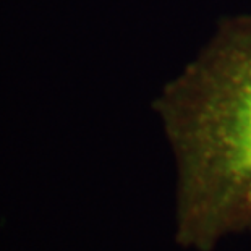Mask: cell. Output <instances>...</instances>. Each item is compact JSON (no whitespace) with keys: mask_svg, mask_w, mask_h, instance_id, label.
I'll return each mask as SVG.
<instances>
[{"mask_svg":"<svg viewBox=\"0 0 251 251\" xmlns=\"http://www.w3.org/2000/svg\"><path fill=\"white\" fill-rule=\"evenodd\" d=\"M152 110L175 165L178 247L214 251L251 235V12L219 21Z\"/></svg>","mask_w":251,"mask_h":251,"instance_id":"6da1fadb","label":"cell"}]
</instances>
